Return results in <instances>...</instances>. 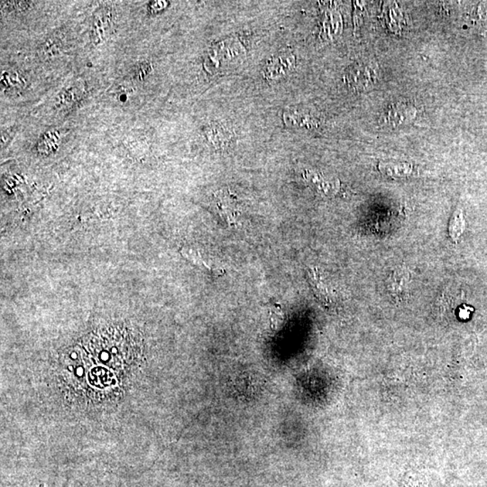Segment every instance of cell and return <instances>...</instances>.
Listing matches in <instances>:
<instances>
[{
    "label": "cell",
    "instance_id": "cell-5",
    "mask_svg": "<svg viewBox=\"0 0 487 487\" xmlns=\"http://www.w3.org/2000/svg\"><path fill=\"white\" fill-rule=\"evenodd\" d=\"M284 122L286 127L292 128H311L316 125L315 119L311 115L306 113L295 108H289L285 111L284 116Z\"/></svg>",
    "mask_w": 487,
    "mask_h": 487
},
{
    "label": "cell",
    "instance_id": "cell-3",
    "mask_svg": "<svg viewBox=\"0 0 487 487\" xmlns=\"http://www.w3.org/2000/svg\"><path fill=\"white\" fill-rule=\"evenodd\" d=\"M215 203L221 219L230 226H235L240 215L237 198L228 190H220L215 194Z\"/></svg>",
    "mask_w": 487,
    "mask_h": 487
},
{
    "label": "cell",
    "instance_id": "cell-10",
    "mask_svg": "<svg viewBox=\"0 0 487 487\" xmlns=\"http://www.w3.org/2000/svg\"><path fill=\"white\" fill-rule=\"evenodd\" d=\"M10 6H12L13 9H15L16 11H23V10H26L29 8V2H26V1H13L10 2L9 4Z\"/></svg>",
    "mask_w": 487,
    "mask_h": 487
},
{
    "label": "cell",
    "instance_id": "cell-2",
    "mask_svg": "<svg viewBox=\"0 0 487 487\" xmlns=\"http://www.w3.org/2000/svg\"><path fill=\"white\" fill-rule=\"evenodd\" d=\"M295 68V57L292 53H282L271 58L265 63L262 73L268 81H277L287 76Z\"/></svg>",
    "mask_w": 487,
    "mask_h": 487
},
{
    "label": "cell",
    "instance_id": "cell-4",
    "mask_svg": "<svg viewBox=\"0 0 487 487\" xmlns=\"http://www.w3.org/2000/svg\"><path fill=\"white\" fill-rule=\"evenodd\" d=\"M113 10L108 6L97 10L95 13L93 26V40L96 44L107 39L108 31L113 25Z\"/></svg>",
    "mask_w": 487,
    "mask_h": 487
},
{
    "label": "cell",
    "instance_id": "cell-8",
    "mask_svg": "<svg viewBox=\"0 0 487 487\" xmlns=\"http://www.w3.org/2000/svg\"><path fill=\"white\" fill-rule=\"evenodd\" d=\"M466 222L462 210H456L455 212L453 213L448 225L449 236H451V240L454 243H456V242L458 241L459 237H461L463 232H464Z\"/></svg>",
    "mask_w": 487,
    "mask_h": 487
},
{
    "label": "cell",
    "instance_id": "cell-11",
    "mask_svg": "<svg viewBox=\"0 0 487 487\" xmlns=\"http://www.w3.org/2000/svg\"><path fill=\"white\" fill-rule=\"evenodd\" d=\"M166 5L167 2L163 1L151 2L150 3L149 9L153 12H158L159 10L165 9Z\"/></svg>",
    "mask_w": 487,
    "mask_h": 487
},
{
    "label": "cell",
    "instance_id": "cell-6",
    "mask_svg": "<svg viewBox=\"0 0 487 487\" xmlns=\"http://www.w3.org/2000/svg\"><path fill=\"white\" fill-rule=\"evenodd\" d=\"M204 135H205L207 142L216 149L227 148V145L230 144V133L220 125H207L205 131H204Z\"/></svg>",
    "mask_w": 487,
    "mask_h": 487
},
{
    "label": "cell",
    "instance_id": "cell-1",
    "mask_svg": "<svg viewBox=\"0 0 487 487\" xmlns=\"http://www.w3.org/2000/svg\"><path fill=\"white\" fill-rule=\"evenodd\" d=\"M376 67L374 63H359L354 64L345 74V81L352 90H366L376 81Z\"/></svg>",
    "mask_w": 487,
    "mask_h": 487
},
{
    "label": "cell",
    "instance_id": "cell-9",
    "mask_svg": "<svg viewBox=\"0 0 487 487\" xmlns=\"http://www.w3.org/2000/svg\"><path fill=\"white\" fill-rule=\"evenodd\" d=\"M185 255L193 263L199 265L204 270L209 271L211 274L214 275H221L223 274L222 269L215 267V265L209 263V262L203 260L199 254H195L193 251H186Z\"/></svg>",
    "mask_w": 487,
    "mask_h": 487
},
{
    "label": "cell",
    "instance_id": "cell-7",
    "mask_svg": "<svg viewBox=\"0 0 487 487\" xmlns=\"http://www.w3.org/2000/svg\"><path fill=\"white\" fill-rule=\"evenodd\" d=\"M309 284L312 285L316 298L321 301L323 304H328L330 302V296L328 289L323 282L321 275L316 268L309 269L307 272Z\"/></svg>",
    "mask_w": 487,
    "mask_h": 487
}]
</instances>
